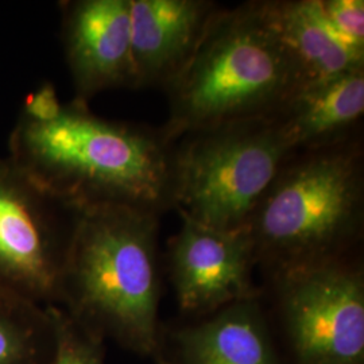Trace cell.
I'll list each match as a JSON object with an SVG mask.
<instances>
[{
	"label": "cell",
	"instance_id": "6da1fadb",
	"mask_svg": "<svg viewBox=\"0 0 364 364\" xmlns=\"http://www.w3.org/2000/svg\"><path fill=\"white\" fill-rule=\"evenodd\" d=\"M174 144L161 129L108 120L42 82L22 102L9 141L15 165L77 207L173 209Z\"/></svg>",
	"mask_w": 364,
	"mask_h": 364
},
{
	"label": "cell",
	"instance_id": "7a4b0ae2",
	"mask_svg": "<svg viewBox=\"0 0 364 364\" xmlns=\"http://www.w3.org/2000/svg\"><path fill=\"white\" fill-rule=\"evenodd\" d=\"M304 87L264 0L212 15L195 52L164 88L170 142L236 120L273 117Z\"/></svg>",
	"mask_w": 364,
	"mask_h": 364
},
{
	"label": "cell",
	"instance_id": "3957f363",
	"mask_svg": "<svg viewBox=\"0 0 364 364\" xmlns=\"http://www.w3.org/2000/svg\"><path fill=\"white\" fill-rule=\"evenodd\" d=\"M159 216L127 207L80 208L61 289L78 324L129 351L161 355Z\"/></svg>",
	"mask_w": 364,
	"mask_h": 364
},
{
	"label": "cell",
	"instance_id": "277c9868",
	"mask_svg": "<svg viewBox=\"0 0 364 364\" xmlns=\"http://www.w3.org/2000/svg\"><path fill=\"white\" fill-rule=\"evenodd\" d=\"M364 225L360 134L287 156L246 224L267 275L352 255Z\"/></svg>",
	"mask_w": 364,
	"mask_h": 364
},
{
	"label": "cell",
	"instance_id": "5b68a950",
	"mask_svg": "<svg viewBox=\"0 0 364 364\" xmlns=\"http://www.w3.org/2000/svg\"><path fill=\"white\" fill-rule=\"evenodd\" d=\"M290 154L275 115L191 132L174 144L173 209L215 230H243Z\"/></svg>",
	"mask_w": 364,
	"mask_h": 364
},
{
	"label": "cell",
	"instance_id": "8992f818",
	"mask_svg": "<svg viewBox=\"0 0 364 364\" xmlns=\"http://www.w3.org/2000/svg\"><path fill=\"white\" fill-rule=\"evenodd\" d=\"M267 277L296 364H364V272L358 258Z\"/></svg>",
	"mask_w": 364,
	"mask_h": 364
},
{
	"label": "cell",
	"instance_id": "52a82bcc",
	"mask_svg": "<svg viewBox=\"0 0 364 364\" xmlns=\"http://www.w3.org/2000/svg\"><path fill=\"white\" fill-rule=\"evenodd\" d=\"M78 210L9 156L1 158L0 289L42 306H60Z\"/></svg>",
	"mask_w": 364,
	"mask_h": 364
},
{
	"label": "cell",
	"instance_id": "ba28073f",
	"mask_svg": "<svg viewBox=\"0 0 364 364\" xmlns=\"http://www.w3.org/2000/svg\"><path fill=\"white\" fill-rule=\"evenodd\" d=\"M181 228L169 243V274L182 312L208 316L260 294L257 258L246 228L221 231L178 213Z\"/></svg>",
	"mask_w": 364,
	"mask_h": 364
},
{
	"label": "cell",
	"instance_id": "9c48e42d",
	"mask_svg": "<svg viewBox=\"0 0 364 364\" xmlns=\"http://www.w3.org/2000/svg\"><path fill=\"white\" fill-rule=\"evenodd\" d=\"M60 11L73 100L88 105L102 92L134 90L130 1L65 0Z\"/></svg>",
	"mask_w": 364,
	"mask_h": 364
},
{
	"label": "cell",
	"instance_id": "30bf717a",
	"mask_svg": "<svg viewBox=\"0 0 364 364\" xmlns=\"http://www.w3.org/2000/svg\"><path fill=\"white\" fill-rule=\"evenodd\" d=\"M134 90L165 88L189 60L212 15L210 0H129Z\"/></svg>",
	"mask_w": 364,
	"mask_h": 364
},
{
	"label": "cell",
	"instance_id": "8fae6325",
	"mask_svg": "<svg viewBox=\"0 0 364 364\" xmlns=\"http://www.w3.org/2000/svg\"><path fill=\"white\" fill-rule=\"evenodd\" d=\"M178 364H282L262 293L170 333Z\"/></svg>",
	"mask_w": 364,
	"mask_h": 364
},
{
	"label": "cell",
	"instance_id": "7c38bea8",
	"mask_svg": "<svg viewBox=\"0 0 364 364\" xmlns=\"http://www.w3.org/2000/svg\"><path fill=\"white\" fill-rule=\"evenodd\" d=\"M363 115L364 68L301 88L275 114L291 153L350 138Z\"/></svg>",
	"mask_w": 364,
	"mask_h": 364
},
{
	"label": "cell",
	"instance_id": "4fadbf2b",
	"mask_svg": "<svg viewBox=\"0 0 364 364\" xmlns=\"http://www.w3.org/2000/svg\"><path fill=\"white\" fill-rule=\"evenodd\" d=\"M274 27L299 68L304 87L364 68L326 22L318 0H264ZM302 87V88H304Z\"/></svg>",
	"mask_w": 364,
	"mask_h": 364
},
{
	"label": "cell",
	"instance_id": "5bb4252c",
	"mask_svg": "<svg viewBox=\"0 0 364 364\" xmlns=\"http://www.w3.org/2000/svg\"><path fill=\"white\" fill-rule=\"evenodd\" d=\"M54 351L49 306L0 289V364H53Z\"/></svg>",
	"mask_w": 364,
	"mask_h": 364
},
{
	"label": "cell",
	"instance_id": "9a60e30c",
	"mask_svg": "<svg viewBox=\"0 0 364 364\" xmlns=\"http://www.w3.org/2000/svg\"><path fill=\"white\" fill-rule=\"evenodd\" d=\"M55 351L53 364H105V338L78 324L60 306H49Z\"/></svg>",
	"mask_w": 364,
	"mask_h": 364
},
{
	"label": "cell",
	"instance_id": "2e32d148",
	"mask_svg": "<svg viewBox=\"0 0 364 364\" xmlns=\"http://www.w3.org/2000/svg\"><path fill=\"white\" fill-rule=\"evenodd\" d=\"M332 30L353 52L364 55L363 0H318Z\"/></svg>",
	"mask_w": 364,
	"mask_h": 364
},
{
	"label": "cell",
	"instance_id": "e0dca14e",
	"mask_svg": "<svg viewBox=\"0 0 364 364\" xmlns=\"http://www.w3.org/2000/svg\"><path fill=\"white\" fill-rule=\"evenodd\" d=\"M156 362H158V364H173L170 363L169 360H166V359L161 358V356H158V358H156Z\"/></svg>",
	"mask_w": 364,
	"mask_h": 364
}]
</instances>
